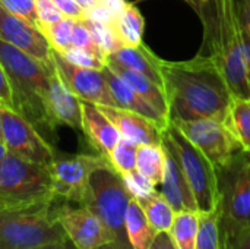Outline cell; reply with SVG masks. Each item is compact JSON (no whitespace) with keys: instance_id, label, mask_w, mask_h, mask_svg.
<instances>
[{"instance_id":"cell-27","label":"cell","mask_w":250,"mask_h":249,"mask_svg":"<svg viewBox=\"0 0 250 249\" xmlns=\"http://www.w3.org/2000/svg\"><path fill=\"white\" fill-rule=\"evenodd\" d=\"M199 229L198 211H179L168 230L176 247L179 249H195Z\"/></svg>"},{"instance_id":"cell-25","label":"cell","mask_w":250,"mask_h":249,"mask_svg":"<svg viewBox=\"0 0 250 249\" xmlns=\"http://www.w3.org/2000/svg\"><path fill=\"white\" fill-rule=\"evenodd\" d=\"M114 26L123 45L133 47L144 43L145 19L135 3H127L122 15L114 22Z\"/></svg>"},{"instance_id":"cell-4","label":"cell","mask_w":250,"mask_h":249,"mask_svg":"<svg viewBox=\"0 0 250 249\" xmlns=\"http://www.w3.org/2000/svg\"><path fill=\"white\" fill-rule=\"evenodd\" d=\"M221 239L250 229V151L237 150L215 167Z\"/></svg>"},{"instance_id":"cell-22","label":"cell","mask_w":250,"mask_h":249,"mask_svg":"<svg viewBox=\"0 0 250 249\" xmlns=\"http://www.w3.org/2000/svg\"><path fill=\"white\" fill-rule=\"evenodd\" d=\"M125 230L127 242L132 249H148L157 235V232L149 225L142 207L135 198L129 201L126 210Z\"/></svg>"},{"instance_id":"cell-12","label":"cell","mask_w":250,"mask_h":249,"mask_svg":"<svg viewBox=\"0 0 250 249\" xmlns=\"http://www.w3.org/2000/svg\"><path fill=\"white\" fill-rule=\"evenodd\" d=\"M54 217L64 230L67 239L78 249H94L116 242L110 229L88 207L72 208L67 203L54 201Z\"/></svg>"},{"instance_id":"cell-36","label":"cell","mask_w":250,"mask_h":249,"mask_svg":"<svg viewBox=\"0 0 250 249\" xmlns=\"http://www.w3.org/2000/svg\"><path fill=\"white\" fill-rule=\"evenodd\" d=\"M35 10L40 21V29L42 31L45 26L59 22L64 18V15L59 10L53 0H35Z\"/></svg>"},{"instance_id":"cell-18","label":"cell","mask_w":250,"mask_h":249,"mask_svg":"<svg viewBox=\"0 0 250 249\" xmlns=\"http://www.w3.org/2000/svg\"><path fill=\"white\" fill-rule=\"evenodd\" d=\"M82 106V132L92 147L108 160L110 153L120 141L122 135L113 122L101 112V109L91 103L81 100Z\"/></svg>"},{"instance_id":"cell-17","label":"cell","mask_w":250,"mask_h":249,"mask_svg":"<svg viewBox=\"0 0 250 249\" xmlns=\"http://www.w3.org/2000/svg\"><path fill=\"white\" fill-rule=\"evenodd\" d=\"M98 107L113 122V125L117 128V131L123 138H127L136 142L138 145H144V144L160 145L163 142V129L148 117L119 107H110V106H98Z\"/></svg>"},{"instance_id":"cell-38","label":"cell","mask_w":250,"mask_h":249,"mask_svg":"<svg viewBox=\"0 0 250 249\" xmlns=\"http://www.w3.org/2000/svg\"><path fill=\"white\" fill-rule=\"evenodd\" d=\"M223 249H250V229L221 239Z\"/></svg>"},{"instance_id":"cell-24","label":"cell","mask_w":250,"mask_h":249,"mask_svg":"<svg viewBox=\"0 0 250 249\" xmlns=\"http://www.w3.org/2000/svg\"><path fill=\"white\" fill-rule=\"evenodd\" d=\"M166 169V150L163 144H144L138 145L136 151V170L158 186L163 181Z\"/></svg>"},{"instance_id":"cell-26","label":"cell","mask_w":250,"mask_h":249,"mask_svg":"<svg viewBox=\"0 0 250 249\" xmlns=\"http://www.w3.org/2000/svg\"><path fill=\"white\" fill-rule=\"evenodd\" d=\"M142 207L149 225L155 232H168L173 222L176 211L167 203V200L161 195V192L155 191L146 198L136 200Z\"/></svg>"},{"instance_id":"cell-45","label":"cell","mask_w":250,"mask_h":249,"mask_svg":"<svg viewBox=\"0 0 250 249\" xmlns=\"http://www.w3.org/2000/svg\"><path fill=\"white\" fill-rule=\"evenodd\" d=\"M94 249H126L125 247H122V245H119L117 242H110V244H105V245H103V247H98V248H94Z\"/></svg>"},{"instance_id":"cell-33","label":"cell","mask_w":250,"mask_h":249,"mask_svg":"<svg viewBox=\"0 0 250 249\" xmlns=\"http://www.w3.org/2000/svg\"><path fill=\"white\" fill-rule=\"evenodd\" d=\"M0 6L40 28V21L35 10V0H0Z\"/></svg>"},{"instance_id":"cell-20","label":"cell","mask_w":250,"mask_h":249,"mask_svg":"<svg viewBox=\"0 0 250 249\" xmlns=\"http://www.w3.org/2000/svg\"><path fill=\"white\" fill-rule=\"evenodd\" d=\"M105 59L114 60L127 69L145 75L146 78H149L152 82H155L158 87L163 88V76L160 70L161 57H158L146 44L141 43L139 45H133V47L125 45L120 50L108 54Z\"/></svg>"},{"instance_id":"cell-49","label":"cell","mask_w":250,"mask_h":249,"mask_svg":"<svg viewBox=\"0 0 250 249\" xmlns=\"http://www.w3.org/2000/svg\"><path fill=\"white\" fill-rule=\"evenodd\" d=\"M98 0H86V3H88V6H91V4H95Z\"/></svg>"},{"instance_id":"cell-11","label":"cell","mask_w":250,"mask_h":249,"mask_svg":"<svg viewBox=\"0 0 250 249\" xmlns=\"http://www.w3.org/2000/svg\"><path fill=\"white\" fill-rule=\"evenodd\" d=\"M174 125L212 164L226 163L237 150H242L226 123L217 119H196L170 122Z\"/></svg>"},{"instance_id":"cell-1","label":"cell","mask_w":250,"mask_h":249,"mask_svg":"<svg viewBox=\"0 0 250 249\" xmlns=\"http://www.w3.org/2000/svg\"><path fill=\"white\" fill-rule=\"evenodd\" d=\"M168 120L217 119L224 122L231 90L212 56L198 53L190 60H160Z\"/></svg>"},{"instance_id":"cell-32","label":"cell","mask_w":250,"mask_h":249,"mask_svg":"<svg viewBox=\"0 0 250 249\" xmlns=\"http://www.w3.org/2000/svg\"><path fill=\"white\" fill-rule=\"evenodd\" d=\"M122 179H123L129 194L135 200L146 198V197H149L151 194H154L157 191L155 189L157 186L151 181H148L144 175H141L136 169L122 175Z\"/></svg>"},{"instance_id":"cell-16","label":"cell","mask_w":250,"mask_h":249,"mask_svg":"<svg viewBox=\"0 0 250 249\" xmlns=\"http://www.w3.org/2000/svg\"><path fill=\"white\" fill-rule=\"evenodd\" d=\"M166 150V169L160 183L161 195L167 200L171 208L179 211H198V205L188 179L180 167V163L167 142H161Z\"/></svg>"},{"instance_id":"cell-39","label":"cell","mask_w":250,"mask_h":249,"mask_svg":"<svg viewBox=\"0 0 250 249\" xmlns=\"http://www.w3.org/2000/svg\"><path fill=\"white\" fill-rule=\"evenodd\" d=\"M0 106L9 107L13 110V101H12V91H10L9 79H7V75H6L1 65H0Z\"/></svg>"},{"instance_id":"cell-35","label":"cell","mask_w":250,"mask_h":249,"mask_svg":"<svg viewBox=\"0 0 250 249\" xmlns=\"http://www.w3.org/2000/svg\"><path fill=\"white\" fill-rule=\"evenodd\" d=\"M72 48H83V50L92 51L105 60V56L100 51V48L92 41V37H91L86 25L83 23V19H75L73 32H72Z\"/></svg>"},{"instance_id":"cell-43","label":"cell","mask_w":250,"mask_h":249,"mask_svg":"<svg viewBox=\"0 0 250 249\" xmlns=\"http://www.w3.org/2000/svg\"><path fill=\"white\" fill-rule=\"evenodd\" d=\"M34 249H78L69 239L66 241H62V242H51V244H45V245H41L38 248Z\"/></svg>"},{"instance_id":"cell-10","label":"cell","mask_w":250,"mask_h":249,"mask_svg":"<svg viewBox=\"0 0 250 249\" xmlns=\"http://www.w3.org/2000/svg\"><path fill=\"white\" fill-rule=\"evenodd\" d=\"M0 116L7 153L42 166H50L56 160V151L31 122L4 106H0Z\"/></svg>"},{"instance_id":"cell-19","label":"cell","mask_w":250,"mask_h":249,"mask_svg":"<svg viewBox=\"0 0 250 249\" xmlns=\"http://www.w3.org/2000/svg\"><path fill=\"white\" fill-rule=\"evenodd\" d=\"M101 73H103V76L105 79V84L108 87V91H110V94L113 97V101H114L116 107L139 113V114L148 117L149 120H152L154 123H157L163 131L168 126L170 120L166 116H163L160 112H157L152 106H149L136 91H133L107 65H104V68L101 69Z\"/></svg>"},{"instance_id":"cell-48","label":"cell","mask_w":250,"mask_h":249,"mask_svg":"<svg viewBox=\"0 0 250 249\" xmlns=\"http://www.w3.org/2000/svg\"><path fill=\"white\" fill-rule=\"evenodd\" d=\"M78 1H79V3H81V4H82L83 7H85V9L88 7V3H86V0H78Z\"/></svg>"},{"instance_id":"cell-15","label":"cell","mask_w":250,"mask_h":249,"mask_svg":"<svg viewBox=\"0 0 250 249\" xmlns=\"http://www.w3.org/2000/svg\"><path fill=\"white\" fill-rule=\"evenodd\" d=\"M47 106L53 123L66 125L76 131H82V106L81 100L66 87L56 70H48V97Z\"/></svg>"},{"instance_id":"cell-8","label":"cell","mask_w":250,"mask_h":249,"mask_svg":"<svg viewBox=\"0 0 250 249\" xmlns=\"http://www.w3.org/2000/svg\"><path fill=\"white\" fill-rule=\"evenodd\" d=\"M163 141L176 154L195 197L198 213L218 210V185L214 164L171 123L163 131Z\"/></svg>"},{"instance_id":"cell-13","label":"cell","mask_w":250,"mask_h":249,"mask_svg":"<svg viewBox=\"0 0 250 249\" xmlns=\"http://www.w3.org/2000/svg\"><path fill=\"white\" fill-rule=\"evenodd\" d=\"M0 40L22 50L45 66H54L53 47L44 32L26 19L0 6Z\"/></svg>"},{"instance_id":"cell-9","label":"cell","mask_w":250,"mask_h":249,"mask_svg":"<svg viewBox=\"0 0 250 249\" xmlns=\"http://www.w3.org/2000/svg\"><path fill=\"white\" fill-rule=\"evenodd\" d=\"M104 166L111 164L101 154H78L64 158L56 157V160L48 166L56 201L62 200L64 203L83 205L91 175Z\"/></svg>"},{"instance_id":"cell-21","label":"cell","mask_w":250,"mask_h":249,"mask_svg":"<svg viewBox=\"0 0 250 249\" xmlns=\"http://www.w3.org/2000/svg\"><path fill=\"white\" fill-rule=\"evenodd\" d=\"M105 65L114 73H117L133 91H136L149 106H152L157 112H160L163 116H166L168 119V104H167L164 90L161 87H158L155 82H152L145 75L135 72L132 69H127L114 60L105 59Z\"/></svg>"},{"instance_id":"cell-29","label":"cell","mask_w":250,"mask_h":249,"mask_svg":"<svg viewBox=\"0 0 250 249\" xmlns=\"http://www.w3.org/2000/svg\"><path fill=\"white\" fill-rule=\"evenodd\" d=\"M195 249H223L220 213H199V229Z\"/></svg>"},{"instance_id":"cell-2","label":"cell","mask_w":250,"mask_h":249,"mask_svg":"<svg viewBox=\"0 0 250 249\" xmlns=\"http://www.w3.org/2000/svg\"><path fill=\"white\" fill-rule=\"evenodd\" d=\"M204 25V54H209L218 63L223 75L239 98H250V88L240 51L239 18L234 0H209L199 16Z\"/></svg>"},{"instance_id":"cell-28","label":"cell","mask_w":250,"mask_h":249,"mask_svg":"<svg viewBox=\"0 0 250 249\" xmlns=\"http://www.w3.org/2000/svg\"><path fill=\"white\" fill-rule=\"evenodd\" d=\"M83 23L86 25L92 41L95 43V45L100 48V51L107 57L108 54L120 50L123 45L114 23H103V22H95L86 18H82Z\"/></svg>"},{"instance_id":"cell-30","label":"cell","mask_w":250,"mask_h":249,"mask_svg":"<svg viewBox=\"0 0 250 249\" xmlns=\"http://www.w3.org/2000/svg\"><path fill=\"white\" fill-rule=\"evenodd\" d=\"M136 151L138 144L122 136L117 145L110 153L108 161L117 173L125 175L136 169Z\"/></svg>"},{"instance_id":"cell-23","label":"cell","mask_w":250,"mask_h":249,"mask_svg":"<svg viewBox=\"0 0 250 249\" xmlns=\"http://www.w3.org/2000/svg\"><path fill=\"white\" fill-rule=\"evenodd\" d=\"M224 123L240 148L250 151V98L233 97Z\"/></svg>"},{"instance_id":"cell-7","label":"cell","mask_w":250,"mask_h":249,"mask_svg":"<svg viewBox=\"0 0 250 249\" xmlns=\"http://www.w3.org/2000/svg\"><path fill=\"white\" fill-rule=\"evenodd\" d=\"M132 195L129 194L122 175L113 166L97 169L89 178V186L83 207L91 208L110 229L116 242L132 249L125 230V216Z\"/></svg>"},{"instance_id":"cell-37","label":"cell","mask_w":250,"mask_h":249,"mask_svg":"<svg viewBox=\"0 0 250 249\" xmlns=\"http://www.w3.org/2000/svg\"><path fill=\"white\" fill-rule=\"evenodd\" d=\"M53 1L66 18H72V19L85 18V7L78 0H53Z\"/></svg>"},{"instance_id":"cell-31","label":"cell","mask_w":250,"mask_h":249,"mask_svg":"<svg viewBox=\"0 0 250 249\" xmlns=\"http://www.w3.org/2000/svg\"><path fill=\"white\" fill-rule=\"evenodd\" d=\"M75 19L63 18L56 23H51L42 29L44 35L47 37L48 43L51 44L53 50L59 53H66L72 48V32H73Z\"/></svg>"},{"instance_id":"cell-47","label":"cell","mask_w":250,"mask_h":249,"mask_svg":"<svg viewBox=\"0 0 250 249\" xmlns=\"http://www.w3.org/2000/svg\"><path fill=\"white\" fill-rule=\"evenodd\" d=\"M0 142H3V132H1V116H0Z\"/></svg>"},{"instance_id":"cell-44","label":"cell","mask_w":250,"mask_h":249,"mask_svg":"<svg viewBox=\"0 0 250 249\" xmlns=\"http://www.w3.org/2000/svg\"><path fill=\"white\" fill-rule=\"evenodd\" d=\"M138 1H146V0H138ZM188 4H190L192 6V9L196 12V15L198 16H201L202 15V12H204V9L207 7V4H208V1L209 0H185Z\"/></svg>"},{"instance_id":"cell-34","label":"cell","mask_w":250,"mask_h":249,"mask_svg":"<svg viewBox=\"0 0 250 249\" xmlns=\"http://www.w3.org/2000/svg\"><path fill=\"white\" fill-rule=\"evenodd\" d=\"M70 63L81 66V68H89V69H98L101 70L105 65V60L88 50L83 48H70L66 53H62Z\"/></svg>"},{"instance_id":"cell-3","label":"cell","mask_w":250,"mask_h":249,"mask_svg":"<svg viewBox=\"0 0 250 249\" xmlns=\"http://www.w3.org/2000/svg\"><path fill=\"white\" fill-rule=\"evenodd\" d=\"M0 65L9 79L13 110L34 126H42L53 131L56 125L53 123L48 112L47 97L48 70L54 66H45L1 40Z\"/></svg>"},{"instance_id":"cell-5","label":"cell","mask_w":250,"mask_h":249,"mask_svg":"<svg viewBox=\"0 0 250 249\" xmlns=\"http://www.w3.org/2000/svg\"><path fill=\"white\" fill-rule=\"evenodd\" d=\"M48 166L7 153L0 163V211L54 203Z\"/></svg>"},{"instance_id":"cell-42","label":"cell","mask_w":250,"mask_h":249,"mask_svg":"<svg viewBox=\"0 0 250 249\" xmlns=\"http://www.w3.org/2000/svg\"><path fill=\"white\" fill-rule=\"evenodd\" d=\"M148 249H179L168 232H157Z\"/></svg>"},{"instance_id":"cell-14","label":"cell","mask_w":250,"mask_h":249,"mask_svg":"<svg viewBox=\"0 0 250 249\" xmlns=\"http://www.w3.org/2000/svg\"><path fill=\"white\" fill-rule=\"evenodd\" d=\"M53 60L57 73L79 100L91 101L97 106L116 107L101 70L76 66L56 50H53Z\"/></svg>"},{"instance_id":"cell-46","label":"cell","mask_w":250,"mask_h":249,"mask_svg":"<svg viewBox=\"0 0 250 249\" xmlns=\"http://www.w3.org/2000/svg\"><path fill=\"white\" fill-rule=\"evenodd\" d=\"M6 154H7V150H6L4 144H3V142H0V163L3 161V158L6 157Z\"/></svg>"},{"instance_id":"cell-40","label":"cell","mask_w":250,"mask_h":249,"mask_svg":"<svg viewBox=\"0 0 250 249\" xmlns=\"http://www.w3.org/2000/svg\"><path fill=\"white\" fill-rule=\"evenodd\" d=\"M127 3L129 1H126V0H98L97 1V4L103 6L107 10V13L111 16V19L114 22L122 15V12L125 10V7L127 6Z\"/></svg>"},{"instance_id":"cell-41","label":"cell","mask_w":250,"mask_h":249,"mask_svg":"<svg viewBox=\"0 0 250 249\" xmlns=\"http://www.w3.org/2000/svg\"><path fill=\"white\" fill-rule=\"evenodd\" d=\"M239 22L250 34V0H234Z\"/></svg>"},{"instance_id":"cell-6","label":"cell","mask_w":250,"mask_h":249,"mask_svg":"<svg viewBox=\"0 0 250 249\" xmlns=\"http://www.w3.org/2000/svg\"><path fill=\"white\" fill-rule=\"evenodd\" d=\"M66 239L54 217V203L0 211V249H34Z\"/></svg>"}]
</instances>
